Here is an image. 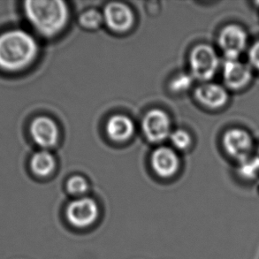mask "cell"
Wrapping results in <instances>:
<instances>
[{"mask_svg": "<svg viewBox=\"0 0 259 259\" xmlns=\"http://www.w3.org/2000/svg\"><path fill=\"white\" fill-rule=\"evenodd\" d=\"M38 46L28 32L12 29L0 35V69L6 72L23 70L35 60Z\"/></svg>", "mask_w": 259, "mask_h": 259, "instance_id": "6da1fadb", "label": "cell"}, {"mask_svg": "<svg viewBox=\"0 0 259 259\" xmlns=\"http://www.w3.org/2000/svg\"><path fill=\"white\" fill-rule=\"evenodd\" d=\"M24 12L35 30L47 37H52L62 31L69 17L67 5L60 0L26 1Z\"/></svg>", "mask_w": 259, "mask_h": 259, "instance_id": "7a4b0ae2", "label": "cell"}, {"mask_svg": "<svg viewBox=\"0 0 259 259\" xmlns=\"http://www.w3.org/2000/svg\"><path fill=\"white\" fill-rule=\"evenodd\" d=\"M189 63L194 79L207 81L213 77L220 67V58L210 46L200 45L192 50Z\"/></svg>", "mask_w": 259, "mask_h": 259, "instance_id": "3957f363", "label": "cell"}, {"mask_svg": "<svg viewBox=\"0 0 259 259\" xmlns=\"http://www.w3.org/2000/svg\"><path fill=\"white\" fill-rule=\"evenodd\" d=\"M99 216V208L96 201L82 197L71 202L66 209L67 221L74 228H85L94 224Z\"/></svg>", "mask_w": 259, "mask_h": 259, "instance_id": "277c9868", "label": "cell"}, {"mask_svg": "<svg viewBox=\"0 0 259 259\" xmlns=\"http://www.w3.org/2000/svg\"><path fill=\"white\" fill-rule=\"evenodd\" d=\"M225 151L237 161H244L252 157L254 142L252 137L242 128H231L225 133L222 140Z\"/></svg>", "mask_w": 259, "mask_h": 259, "instance_id": "5b68a950", "label": "cell"}, {"mask_svg": "<svg viewBox=\"0 0 259 259\" xmlns=\"http://www.w3.org/2000/svg\"><path fill=\"white\" fill-rule=\"evenodd\" d=\"M219 46L226 60H239L248 46V35L238 25H228L220 34Z\"/></svg>", "mask_w": 259, "mask_h": 259, "instance_id": "8992f818", "label": "cell"}, {"mask_svg": "<svg viewBox=\"0 0 259 259\" xmlns=\"http://www.w3.org/2000/svg\"><path fill=\"white\" fill-rule=\"evenodd\" d=\"M143 130L151 143H161L171 135V120L166 112L153 109L144 116Z\"/></svg>", "mask_w": 259, "mask_h": 259, "instance_id": "52a82bcc", "label": "cell"}, {"mask_svg": "<svg viewBox=\"0 0 259 259\" xmlns=\"http://www.w3.org/2000/svg\"><path fill=\"white\" fill-rule=\"evenodd\" d=\"M29 131L32 139L42 149L55 146L59 140V127L49 117L40 116L35 118L31 122Z\"/></svg>", "mask_w": 259, "mask_h": 259, "instance_id": "ba28073f", "label": "cell"}, {"mask_svg": "<svg viewBox=\"0 0 259 259\" xmlns=\"http://www.w3.org/2000/svg\"><path fill=\"white\" fill-rule=\"evenodd\" d=\"M253 76L252 67L240 60H226L223 65V80L227 87L240 90L249 84Z\"/></svg>", "mask_w": 259, "mask_h": 259, "instance_id": "9c48e42d", "label": "cell"}, {"mask_svg": "<svg viewBox=\"0 0 259 259\" xmlns=\"http://www.w3.org/2000/svg\"><path fill=\"white\" fill-rule=\"evenodd\" d=\"M104 21L116 32L127 31L133 26L135 17L130 7L119 2H112L105 7Z\"/></svg>", "mask_w": 259, "mask_h": 259, "instance_id": "30bf717a", "label": "cell"}, {"mask_svg": "<svg viewBox=\"0 0 259 259\" xmlns=\"http://www.w3.org/2000/svg\"><path fill=\"white\" fill-rule=\"evenodd\" d=\"M151 166L161 178H170L178 172L180 159L174 150L168 147L158 148L151 158Z\"/></svg>", "mask_w": 259, "mask_h": 259, "instance_id": "8fae6325", "label": "cell"}, {"mask_svg": "<svg viewBox=\"0 0 259 259\" xmlns=\"http://www.w3.org/2000/svg\"><path fill=\"white\" fill-rule=\"evenodd\" d=\"M196 99L208 108L218 109L224 106L228 101V92L226 88L216 83H203L195 91Z\"/></svg>", "mask_w": 259, "mask_h": 259, "instance_id": "7c38bea8", "label": "cell"}, {"mask_svg": "<svg viewBox=\"0 0 259 259\" xmlns=\"http://www.w3.org/2000/svg\"><path fill=\"white\" fill-rule=\"evenodd\" d=\"M135 131L132 119L127 116L117 114L108 119L106 124V133L110 139L118 143L126 142L131 138Z\"/></svg>", "mask_w": 259, "mask_h": 259, "instance_id": "4fadbf2b", "label": "cell"}, {"mask_svg": "<svg viewBox=\"0 0 259 259\" xmlns=\"http://www.w3.org/2000/svg\"><path fill=\"white\" fill-rule=\"evenodd\" d=\"M56 161L53 155L46 150L39 151L32 156L30 168L34 175L38 177H46L54 171Z\"/></svg>", "mask_w": 259, "mask_h": 259, "instance_id": "5bb4252c", "label": "cell"}, {"mask_svg": "<svg viewBox=\"0 0 259 259\" xmlns=\"http://www.w3.org/2000/svg\"><path fill=\"white\" fill-rule=\"evenodd\" d=\"M238 172L242 178L245 180L256 179L259 175V161L256 156H252L244 161L240 162Z\"/></svg>", "mask_w": 259, "mask_h": 259, "instance_id": "9a60e30c", "label": "cell"}, {"mask_svg": "<svg viewBox=\"0 0 259 259\" xmlns=\"http://www.w3.org/2000/svg\"><path fill=\"white\" fill-rule=\"evenodd\" d=\"M194 81L192 74L181 73L176 75L170 82V89L172 92L175 93H182L188 91L191 87Z\"/></svg>", "mask_w": 259, "mask_h": 259, "instance_id": "2e32d148", "label": "cell"}, {"mask_svg": "<svg viewBox=\"0 0 259 259\" xmlns=\"http://www.w3.org/2000/svg\"><path fill=\"white\" fill-rule=\"evenodd\" d=\"M104 21L103 14L97 10H88L81 14L80 17V23L84 28L89 29H94L101 25Z\"/></svg>", "mask_w": 259, "mask_h": 259, "instance_id": "e0dca14e", "label": "cell"}, {"mask_svg": "<svg viewBox=\"0 0 259 259\" xmlns=\"http://www.w3.org/2000/svg\"><path fill=\"white\" fill-rule=\"evenodd\" d=\"M88 188H89V184L86 179L80 175H74L67 181V190L68 192L74 196H80L84 194L87 191Z\"/></svg>", "mask_w": 259, "mask_h": 259, "instance_id": "ac0fdd59", "label": "cell"}, {"mask_svg": "<svg viewBox=\"0 0 259 259\" xmlns=\"http://www.w3.org/2000/svg\"><path fill=\"white\" fill-rule=\"evenodd\" d=\"M171 142L176 149L187 150L191 145V137L187 131L183 130H177L170 135Z\"/></svg>", "mask_w": 259, "mask_h": 259, "instance_id": "d6986e66", "label": "cell"}, {"mask_svg": "<svg viewBox=\"0 0 259 259\" xmlns=\"http://www.w3.org/2000/svg\"><path fill=\"white\" fill-rule=\"evenodd\" d=\"M249 65L251 67L259 71V41L255 42L249 49Z\"/></svg>", "mask_w": 259, "mask_h": 259, "instance_id": "ffe728a7", "label": "cell"}, {"mask_svg": "<svg viewBox=\"0 0 259 259\" xmlns=\"http://www.w3.org/2000/svg\"><path fill=\"white\" fill-rule=\"evenodd\" d=\"M256 158H257V159H258V161H259V147H258V149H257V152H256Z\"/></svg>", "mask_w": 259, "mask_h": 259, "instance_id": "44dd1931", "label": "cell"}]
</instances>
